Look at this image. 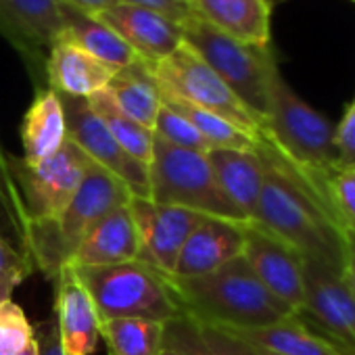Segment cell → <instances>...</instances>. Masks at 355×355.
I'll list each match as a JSON object with an SVG mask.
<instances>
[{"instance_id":"cell-1","label":"cell","mask_w":355,"mask_h":355,"mask_svg":"<svg viewBox=\"0 0 355 355\" xmlns=\"http://www.w3.org/2000/svg\"><path fill=\"white\" fill-rule=\"evenodd\" d=\"M255 150L263 184L255 224L284 241L301 257H311L343 276V230L307 178L261 134Z\"/></svg>"},{"instance_id":"cell-2","label":"cell","mask_w":355,"mask_h":355,"mask_svg":"<svg viewBox=\"0 0 355 355\" xmlns=\"http://www.w3.org/2000/svg\"><path fill=\"white\" fill-rule=\"evenodd\" d=\"M169 278L184 313L203 326L259 328L295 315L257 280L243 255L209 274Z\"/></svg>"},{"instance_id":"cell-3","label":"cell","mask_w":355,"mask_h":355,"mask_svg":"<svg viewBox=\"0 0 355 355\" xmlns=\"http://www.w3.org/2000/svg\"><path fill=\"white\" fill-rule=\"evenodd\" d=\"M132 191L123 180L90 161L86 178L69 207L55 222H32V253L36 270L57 278L92 228L113 209L130 205Z\"/></svg>"},{"instance_id":"cell-4","label":"cell","mask_w":355,"mask_h":355,"mask_svg":"<svg viewBox=\"0 0 355 355\" xmlns=\"http://www.w3.org/2000/svg\"><path fill=\"white\" fill-rule=\"evenodd\" d=\"M76 272L101 322L136 318L165 324L187 315L171 278L140 259L117 266L76 268Z\"/></svg>"},{"instance_id":"cell-5","label":"cell","mask_w":355,"mask_h":355,"mask_svg":"<svg viewBox=\"0 0 355 355\" xmlns=\"http://www.w3.org/2000/svg\"><path fill=\"white\" fill-rule=\"evenodd\" d=\"M336 125L309 107L282 78L278 65L270 76L263 136L307 180H322L336 165Z\"/></svg>"},{"instance_id":"cell-6","label":"cell","mask_w":355,"mask_h":355,"mask_svg":"<svg viewBox=\"0 0 355 355\" xmlns=\"http://www.w3.org/2000/svg\"><path fill=\"white\" fill-rule=\"evenodd\" d=\"M148 180L150 201L157 205L182 207L201 216L247 224L245 216L218 184L205 153L173 146L155 136Z\"/></svg>"},{"instance_id":"cell-7","label":"cell","mask_w":355,"mask_h":355,"mask_svg":"<svg viewBox=\"0 0 355 355\" xmlns=\"http://www.w3.org/2000/svg\"><path fill=\"white\" fill-rule=\"evenodd\" d=\"M180 28L184 44L201 61H205L241 98V103L266 125L270 76L278 65L272 49L245 44L205 24L195 13Z\"/></svg>"},{"instance_id":"cell-8","label":"cell","mask_w":355,"mask_h":355,"mask_svg":"<svg viewBox=\"0 0 355 355\" xmlns=\"http://www.w3.org/2000/svg\"><path fill=\"white\" fill-rule=\"evenodd\" d=\"M161 94L180 98L189 105L205 109L239 130L259 138L263 123L241 103V98L218 78V73L201 61L187 44H182L167 59L148 65Z\"/></svg>"},{"instance_id":"cell-9","label":"cell","mask_w":355,"mask_h":355,"mask_svg":"<svg viewBox=\"0 0 355 355\" xmlns=\"http://www.w3.org/2000/svg\"><path fill=\"white\" fill-rule=\"evenodd\" d=\"M90 161L92 159L69 138L55 155L38 163L13 159V173L26 201L30 224L61 218L82 187Z\"/></svg>"},{"instance_id":"cell-10","label":"cell","mask_w":355,"mask_h":355,"mask_svg":"<svg viewBox=\"0 0 355 355\" xmlns=\"http://www.w3.org/2000/svg\"><path fill=\"white\" fill-rule=\"evenodd\" d=\"M59 98L65 113L67 138L76 142L94 163L115 173L119 180H123L134 197L150 199L148 167L134 159L132 155H128L117 144V140L111 136L103 119L90 109L88 98L65 94H59Z\"/></svg>"},{"instance_id":"cell-11","label":"cell","mask_w":355,"mask_h":355,"mask_svg":"<svg viewBox=\"0 0 355 355\" xmlns=\"http://www.w3.org/2000/svg\"><path fill=\"white\" fill-rule=\"evenodd\" d=\"M130 211L140 239L138 259L171 276L178 255L205 216L182 207L157 205L150 199L138 197L130 201Z\"/></svg>"},{"instance_id":"cell-12","label":"cell","mask_w":355,"mask_h":355,"mask_svg":"<svg viewBox=\"0 0 355 355\" xmlns=\"http://www.w3.org/2000/svg\"><path fill=\"white\" fill-rule=\"evenodd\" d=\"M243 257L257 280L295 313L303 309L301 255L255 222L243 226Z\"/></svg>"},{"instance_id":"cell-13","label":"cell","mask_w":355,"mask_h":355,"mask_svg":"<svg viewBox=\"0 0 355 355\" xmlns=\"http://www.w3.org/2000/svg\"><path fill=\"white\" fill-rule=\"evenodd\" d=\"M303 309L326 334L355 347V295L345 278L318 259L301 257Z\"/></svg>"},{"instance_id":"cell-14","label":"cell","mask_w":355,"mask_h":355,"mask_svg":"<svg viewBox=\"0 0 355 355\" xmlns=\"http://www.w3.org/2000/svg\"><path fill=\"white\" fill-rule=\"evenodd\" d=\"M96 17L103 19L148 65L167 59L184 44L180 26L146 7L117 3Z\"/></svg>"},{"instance_id":"cell-15","label":"cell","mask_w":355,"mask_h":355,"mask_svg":"<svg viewBox=\"0 0 355 355\" xmlns=\"http://www.w3.org/2000/svg\"><path fill=\"white\" fill-rule=\"evenodd\" d=\"M65 355H92L101 338V318L76 268L65 266L57 276V305Z\"/></svg>"},{"instance_id":"cell-16","label":"cell","mask_w":355,"mask_h":355,"mask_svg":"<svg viewBox=\"0 0 355 355\" xmlns=\"http://www.w3.org/2000/svg\"><path fill=\"white\" fill-rule=\"evenodd\" d=\"M243 226L245 224L205 216L178 255L171 276L189 278L209 274L243 255Z\"/></svg>"},{"instance_id":"cell-17","label":"cell","mask_w":355,"mask_h":355,"mask_svg":"<svg viewBox=\"0 0 355 355\" xmlns=\"http://www.w3.org/2000/svg\"><path fill=\"white\" fill-rule=\"evenodd\" d=\"M46 76L51 90L65 96L88 98L109 86L115 71L71 42L67 36L55 40L49 49Z\"/></svg>"},{"instance_id":"cell-18","label":"cell","mask_w":355,"mask_h":355,"mask_svg":"<svg viewBox=\"0 0 355 355\" xmlns=\"http://www.w3.org/2000/svg\"><path fill=\"white\" fill-rule=\"evenodd\" d=\"M140 257V239L130 211V205L113 209L105 216L92 232L76 249L67 266L71 268H101L128 263Z\"/></svg>"},{"instance_id":"cell-19","label":"cell","mask_w":355,"mask_h":355,"mask_svg":"<svg viewBox=\"0 0 355 355\" xmlns=\"http://www.w3.org/2000/svg\"><path fill=\"white\" fill-rule=\"evenodd\" d=\"M189 5L199 19L214 26L216 30L251 46H270V0H189Z\"/></svg>"},{"instance_id":"cell-20","label":"cell","mask_w":355,"mask_h":355,"mask_svg":"<svg viewBox=\"0 0 355 355\" xmlns=\"http://www.w3.org/2000/svg\"><path fill=\"white\" fill-rule=\"evenodd\" d=\"M205 157L230 203L247 222H255L263 184V167L257 150L211 148Z\"/></svg>"},{"instance_id":"cell-21","label":"cell","mask_w":355,"mask_h":355,"mask_svg":"<svg viewBox=\"0 0 355 355\" xmlns=\"http://www.w3.org/2000/svg\"><path fill=\"white\" fill-rule=\"evenodd\" d=\"M59 11L63 19V36H67L71 42L82 46L86 53H90L94 59L111 67L113 71H119L140 57L96 15L84 13L63 0H59Z\"/></svg>"},{"instance_id":"cell-22","label":"cell","mask_w":355,"mask_h":355,"mask_svg":"<svg viewBox=\"0 0 355 355\" xmlns=\"http://www.w3.org/2000/svg\"><path fill=\"white\" fill-rule=\"evenodd\" d=\"M220 330L230 332L251 347L274 355H338L332 345L297 313L270 326Z\"/></svg>"},{"instance_id":"cell-23","label":"cell","mask_w":355,"mask_h":355,"mask_svg":"<svg viewBox=\"0 0 355 355\" xmlns=\"http://www.w3.org/2000/svg\"><path fill=\"white\" fill-rule=\"evenodd\" d=\"M24 161L38 163L55 155L67 140V125L61 98L55 90H40L21 123Z\"/></svg>"},{"instance_id":"cell-24","label":"cell","mask_w":355,"mask_h":355,"mask_svg":"<svg viewBox=\"0 0 355 355\" xmlns=\"http://www.w3.org/2000/svg\"><path fill=\"white\" fill-rule=\"evenodd\" d=\"M0 241L36 270L30 216L13 173V157L7 153L3 142H0Z\"/></svg>"},{"instance_id":"cell-25","label":"cell","mask_w":355,"mask_h":355,"mask_svg":"<svg viewBox=\"0 0 355 355\" xmlns=\"http://www.w3.org/2000/svg\"><path fill=\"white\" fill-rule=\"evenodd\" d=\"M107 90L128 117L153 130L157 113L163 103L159 84L155 82L146 61L138 59L132 65L115 71Z\"/></svg>"},{"instance_id":"cell-26","label":"cell","mask_w":355,"mask_h":355,"mask_svg":"<svg viewBox=\"0 0 355 355\" xmlns=\"http://www.w3.org/2000/svg\"><path fill=\"white\" fill-rule=\"evenodd\" d=\"M5 19L21 40L32 46H49L63 36L59 0H0Z\"/></svg>"},{"instance_id":"cell-27","label":"cell","mask_w":355,"mask_h":355,"mask_svg":"<svg viewBox=\"0 0 355 355\" xmlns=\"http://www.w3.org/2000/svg\"><path fill=\"white\" fill-rule=\"evenodd\" d=\"M88 105L103 119V123L107 125L111 136L117 140V144L128 155H132L134 159H138L140 163H144L148 167V163L153 159V142H155L153 130H148V128L140 125L138 121H134L132 117H128L117 107V103L113 101V96L109 94L107 88L88 96Z\"/></svg>"},{"instance_id":"cell-28","label":"cell","mask_w":355,"mask_h":355,"mask_svg":"<svg viewBox=\"0 0 355 355\" xmlns=\"http://www.w3.org/2000/svg\"><path fill=\"white\" fill-rule=\"evenodd\" d=\"M165 324L155 320H107L101 322V336L109 355H161Z\"/></svg>"},{"instance_id":"cell-29","label":"cell","mask_w":355,"mask_h":355,"mask_svg":"<svg viewBox=\"0 0 355 355\" xmlns=\"http://www.w3.org/2000/svg\"><path fill=\"white\" fill-rule=\"evenodd\" d=\"M161 103L169 109H173L175 113H180L182 117H187L197 132L203 136V140L207 142L209 150L211 148H232V150H255V142L257 138H253L251 134L239 130L236 125H232L230 121L199 109L195 105H189L180 98H173L167 94H161Z\"/></svg>"},{"instance_id":"cell-30","label":"cell","mask_w":355,"mask_h":355,"mask_svg":"<svg viewBox=\"0 0 355 355\" xmlns=\"http://www.w3.org/2000/svg\"><path fill=\"white\" fill-rule=\"evenodd\" d=\"M322 187L340 230H355V167L334 165L324 173Z\"/></svg>"},{"instance_id":"cell-31","label":"cell","mask_w":355,"mask_h":355,"mask_svg":"<svg viewBox=\"0 0 355 355\" xmlns=\"http://www.w3.org/2000/svg\"><path fill=\"white\" fill-rule=\"evenodd\" d=\"M153 134L173 146L180 148H189V150H199V153H207L209 146L203 140V136L197 132V128L182 117L180 113H175L173 109L161 105L155 125H153Z\"/></svg>"},{"instance_id":"cell-32","label":"cell","mask_w":355,"mask_h":355,"mask_svg":"<svg viewBox=\"0 0 355 355\" xmlns=\"http://www.w3.org/2000/svg\"><path fill=\"white\" fill-rule=\"evenodd\" d=\"M34 340V328L13 299L0 301V355H17Z\"/></svg>"},{"instance_id":"cell-33","label":"cell","mask_w":355,"mask_h":355,"mask_svg":"<svg viewBox=\"0 0 355 355\" xmlns=\"http://www.w3.org/2000/svg\"><path fill=\"white\" fill-rule=\"evenodd\" d=\"M163 349H169L175 355H216L207 345L201 326L189 315L165 322Z\"/></svg>"},{"instance_id":"cell-34","label":"cell","mask_w":355,"mask_h":355,"mask_svg":"<svg viewBox=\"0 0 355 355\" xmlns=\"http://www.w3.org/2000/svg\"><path fill=\"white\" fill-rule=\"evenodd\" d=\"M32 272H34V266L24 261L19 255H15L3 241H0V301L11 299V293L15 291V286H19Z\"/></svg>"},{"instance_id":"cell-35","label":"cell","mask_w":355,"mask_h":355,"mask_svg":"<svg viewBox=\"0 0 355 355\" xmlns=\"http://www.w3.org/2000/svg\"><path fill=\"white\" fill-rule=\"evenodd\" d=\"M334 146H336V165L355 167V98L345 111L340 123L334 130Z\"/></svg>"},{"instance_id":"cell-36","label":"cell","mask_w":355,"mask_h":355,"mask_svg":"<svg viewBox=\"0 0 355 355\" xmlns=\"http://www.w3.org/2000/svg\"><path fill=\"white\" fill-rule=\"evenodd\" d=\"M199 326H201V332H203L207 345L214 349L216 355H263L259 349L251 347L249 343L241 340L239 336H234L230 332H224L214 326H203V324H199Z\"/></svg>"},{"instance_id":"cell-37","label":"cell","mask_w":355,"mask_h":355,"mask_svg":"<svg viewBox=\"0 0 355 355\" xmlns=\"http://www.w3.org/2000/svg\"><path fill=\"white\" fill-rule=\"evenodd\" d=\"M117 3L138 5V7L153 9V11L165 15L167 19L175 21L178 26H182L193 15V9L189 5V0H117Z\"/></svg>"},{"instance_id":"cell-38","label":"cell","mask_w":355,"mask_h":355,"mask_svg":"<svg viewBox=\"0 0 355 355\" xmlns=\"http://www.w3.org/2000/svg\"><path fill=\"white\" fill-rule=\"evenodd\" d=\"M34 338L38 343V355H65L57 315L38 322L34 328Z\"/></svg>"},{"instance_id":"cell-39","label":"cell","mask_w":355,"mask_h":355,"mask_svg":"<svg viewBox=\"0 0 355 355\" xmlns=\"http://www.w3.org/2000/svg\"><path fill=\"white\" fill-rule=\"evenodd\" d=\"M343 243H345L343 278L355 295V230H343Z\"/></svg>"},{"instance_id":"cell-40","label":"cell","mask_w":355,"mask_h":355,"mask_svg":"<svg viewBox=\"0 0 355 355\" xmlns=\"http://www.w3.org/2000/svg\"><path fill=\"white\" fill-rule=\"evenodd\" d=\"M63 3L84 11V13H90V15H98L107 9H111L113 5H117V0H63Z\"/></svg>"},{"instance_id":"cell-41","label":"cell","mask_w":355,"mask_h":355,"mask_svg":"<svg viewBox=\"0 0 355 355\" xmlns=\"http://www.w3.org/2000/svg\"><path fill=\"white\" fill-rule=\"evenodd\" d=\"M313 326H315V324H313ZM313 330H315L318 334H322V336H324V338H326V340H328V343L332 345V349H334V351H336L338 355H355V347H351V345H345V343H340L338 338H334V336L326 334V332H324V330H320L318 326H315Z\"/></svg>"},{"instance_id":"cell-42","label":"cell","mask_w":355,"mask_h":355,"mask_svg":"<svg viewBox=\"0 0 355 355\" xmlns=\"http://www.w3.org/2000/svg\"><path fill=\"white\" fill-rule=\"evenodd\" d=\"M17 355H38V343H36V338H34L26 349H21Z\"/></svg>"},{"instance_id":"cell-43","label":"cell","mask_w":355,"mask_h":355,"mask_svg":"<svg viewBox=\"0 0 355 355\" xmlns=\"http://www.w3.org/2000/svg\"><path fill=\"white\" fill-rule=\"evenodd\" d=\"M161 355H175V353H173V351H169V349H163V351H161Z\"/></svg>"},{"instance_id":"cell-44","label":"cell","mask_w":355,"mask_h":355,"mask_svg":"<svg viewBox=\"0 0 355 355\" xmlns=\"http://www.w3.org/2000/svg\"><path fill=\"white\" fill-rule=\"evenodd\" d=\"M261 353H263V355H274V353H266V351H261Z\"/></svg>"},{"instance_id":"cell-45","label":"cell","mask_w":355,"mask_h":355,"mask_svg":"<svg viewBox=\"0 0 355 355\" xmlns=\"http://www.w3.org/2000/svg\"><path fill=\"white\" fill-rule=\"evenodd\" d=\"M353 3H355V0H353Z\"/></svg>"}]
</instances>
